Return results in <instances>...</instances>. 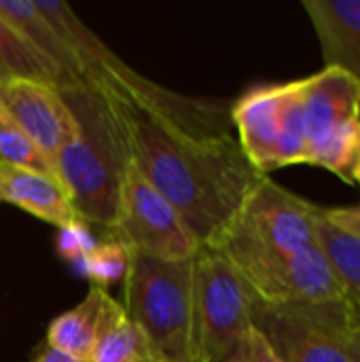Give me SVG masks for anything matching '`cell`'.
<instances>
[{
	"instance_id": "obj_1",
	"label": "cell",
	"mask_w": 360,
	"mask_h": 362,
	"mask_svg": "<svg viewBox=\"0 0 360 362\" xmlns=\"http://www.w3.org/2000/svg\"><path fill=\"white\" fill-rule=\"evenodd\" d=\"M110 102L132 161L178 210L199 244L212 246L263 174L231 134L187 132L153 110Z\"/></svg>"
},
{
	"instance_id": "obj_2",
	"label": "cell",
	"mask_w": 360,
	"mask_h": 362,
	"mask_svg": "<svg viewBox=\"0 0 360 362\" xmlns=\"http://www.w3.org/2000/svg\"><path fill=\"white\" fill-rule=\"evenodd\" d=\"M36 8L51 21L72 49L85 89L100 95L153 110L187 132L197 134H229L231 117L225 115L223 104L180 95L125 64L64 0H34Z\"/></svg>"
},
{
	"instance_id": "obj_3",
	"label": "cell",
	"mask_w": 360,
	"mask_h": 362,
	"mask_svg": "<svg viewBox=\"0 0 360 362\" xmlns=\"http://www.w3.org/2000/svg\"><path fill=\"white\" fill-rule=\"evenodd\" d=\"M64 95L76 117V134L57 153L55 176L81 221L108 233L129 159L125 136L108 98L93 89H70Z\"/></svg>"
},
{
	"instance_id": "obj_4",
	"label": "cell",
	"mask_w": 360,
	"mask_h": 362,
	"mask_svg": "<svg viewBox=\"0 0 360 362\" xmlns=\"http://www.w3.org/2000/svg\"><path fill=\"white\" fill-rule=\"evenodd\" d=\"M320 206L263 176L236 221L212 244L255 291L282 263L316 246Z\"/></svg>"
},
{
	"instance_id": "obj_5",
	"label": "cell",
	"mask_w": 360,
	"mask_h": 362,
	"mask_svg": "<svg viewBox=\"0 0 360 362\" xmlns=\"http://www.w3.org/2000/svg\"><path fill=\"white\" fill-rule=\"evenodd\" d=\"M193 259L132 255L123 276V310L166 362H191Z\"/></svg>"
},
{
	"instance_id": "obj_6",
	"label": "cell",
	"mask_w": 360,
	"mask_h": 362,
	"mask_svg": "<svg viewBox=\"0 0 360 362\" xmlns=\"http://www.w3.org/2000/svg\"><path fill=\"white\" fill-rule=\"evenodd\" d=\"M252 329V295L212 246L193 257L191 362H229Z\"/></svg>"
},
{
	"instance_id": "obj_7",
	"label": "cell",
	"mask_w": 360,
	"mask_h": 362,
	"mask_svg": "<svg viewBox=\"0 0 360 362\" xmlns=\"http://www.w3.org/2000/svg\"><path fill=\"white\" fill-rule=\"evenodd\" d=\"M306 163L354 182L360 159V85L339 68L325 66L303 78Z\"/></svg>"
},
{
	"instance_id": "obj_8",
	"label": "cell",
	"mask_w": 360,
	"mask_h": 362,
	"mask_svg": "<svg viewBox=\"0 0 360 362\" xmlns=\"http://www.w3.org/2000/svg\"><path fill=\"white\" fill-rule=\"evenodd\" d=\"M108 240L123 244L132 255L163 261H189L202 248L178 210L146 180L132 157L121 176Z\"/></svg>"
},
{
	"instance_id": "obj_9",
	"label": "cell",
	"mask_w": 360,
	"mask_h": 362,
	"mask_svg": "<svg viewBox=\"0 0 360 362\" xmlns=\"http://www.w3.org/2000/svg\"><path fill=\"white\" fill-rule=\"evenodd\" d=\"M348 305H276L252 297V327L282 362H352L344 339Z\"/></svg>"
},
{
	"instance_id": "obj_10",
	"label": "cell",
	"mask_w": 360,
	"mask_h": 362,
	"mask_svg": "<svg viewBox=\"0 0 360 362\" xmlns=\"http://www.w3.org/2000/svg\"><path fill=\"white\" fill-rule=\"evenodd\" d=\"M0 106L51 163L76 134V117L64 91L53 85L23 78L0 81Z\"/></svg>"
},
{
	"instance_id": "obj_11",
	"label": "cell",
	"mask_w": 360,
	"mask_h": 362,
	"mask_svg": "<svg viewBox=\"0 0 360 362\" xmlns=\"http://www.w3.org/2000/svg\"><path fill=\"white\" fill-rule=\"evenodd\" d=\"M282 98L284 83H267L248 89L229 108L231 123L238 129L240 142L248 161L269 176L278 168V146L282 129Z\"/></svg>"
},
{
	"instance_id": "obj_12",
	"label": "cell",
	"mask_w": 360,
	"mask_h": 362,
	"mask_svg": "<svg viewBox=\"0 0 360 362\" xmlns=\"http://www.w3.org/2000/svg\"><path fill=\"white\" fill-rule=\"evenodd\" d=\"M0 202L57 229L83 223L55 174L0 163Z\"/></svg>"
},
{
	"instance_id": "obj_13",
	"label": "cell",
	"mask_w": 360,
	"mask_h": 362,
	"mask_svg": "<svg viewBox=\"0 0 360 362\" xmlns=\"http://www.w3.org/2000/svg\"><path fill=\"white\" fill-rule=\"evenodd\" d=\"M303 8L325 66L348 72L360 85V0H306Z\"/></svg>"
},
{
	"instance_id": "obj_14",
	"label": "cell",
	"mask_w": 360,
	"mask_h": 362,
	"mask_svg": "<svg viewBox=\"0 0 360 362\" xmlns=\"http://www.w3.org/2000/svg\"><path fill=\"white\" fill-rule=\"evenodd\" d=\"M119 301L108 291L91 286L87 297L72 310L51 320L47 329V346L76 358L89 362L102 329Z\"/></svg>"
},
{
	"instance_id": "obj_15",
	"label": "cell",
	"mask_w": 360,
	"mask_h": 362,
	"mask_svg": "<svg viewBox=\"0 0 360 362\" xmlns=\"http://www.w3.org/2000/svg\"><path fill=\"white\" fill-rule=\"evenodd\" d=\"M0 15H4L28 42L57 70L62 78V91L85 89L79 62L64 40V36L51 25V21L36 8L34 0H0Z\"/></svg>"
},
{
	"instance_id": "obj_16",
	"label": "cell",
	"mask_w": 360,
	"mask_h": 362,
	"mask_svg": "<svg viewBox=\"0 0 360 362\" xmlns=\"http://www.w3.org/2000/svg\"><path fill=\"white\" fill-rule=\"evenodd\" d=\"M89 362H166L149 335L125 314L121 301L110 312Z\"/></svg>"
},
{
	"instance_id": "obj_17",
	"label": "cell",
	"mask_w": 360,
	"mask_h": 362,
	"mask_svg": "<svg viewBox=\"0 0 360 362\" xmlns=\"http://www.w3.org/2000/svg\"><path fill=\"white\" fill-rule=\"evenodd\" d=\"M6 78L38 81L62 91V78L57 70L4 15H0V81Z\"/></svg>"
},
{
	"instance_id": "obj_18",
	"label": "cell",
	"mask_w": 360,
	"mask_h": 362,
	"mask_svg": "<svg viewBox=\"0 0 360 362\" xmlns=\"http://www.w3.org/2000/svg\"><path fill=\"white\" fill-rule=\"evenodd\" d=\"M316 242L337 272L348 299L360 308V240L337 229L318 212Z\"/></svg>"
},
{
	"instance_id": "obj_19",
	"label": "cell",
	"mask_w": 360,
	"mask_h": 362,
	"mask_svg": "<svg viewBox=\"0 0 360 362\" xmlns=\"http://www.w3.org/2000/svg\"><path fill=\"white\" fill-rule=\"evenodd\" d=\"M306 163V123H303V78L284 83L282 129L278 146V168Z\"/></svg>"
},
{
	"instance_id": "obj_20",
	"label": "cell",
	"mask_w": 360,
	"mask_h": 362,
	"mask_svg": "<svg viewBox=\"0 0 360 362\" xmlns=\"http://www.w3.org/2000/svg\"><path fill=\"white\" fill-rule=\"evenodd\" d=\"M0 163L55 174L47 155L23 134V129L0 106Z\"/></svg>"
},
{
	"instance_id": "obj_21",
	"label": "cell",
	"mask_w": 360,
	"mask_h": 362,
	"mask_svg": "<svg viewBox=\"0 0 360 362\" xmlns=\"http://www.w3.org/2000/svg\"><path fill=\"white\" fill-rule=\"evenodd\" d=\"M127 263H129V250L115 240H106L104 244H95L93 250L83 259L85 274L93 282L91 286H98L104 291L112 282H117L119 278L125 276Z\"/></svg>"
},
{
	"instance_id": "obj_22",
	"label": "cell",
	"mask_w": 360,
	"mask_h": 362,
	"mask_svg": "<svg viewBox=\"0 0 360 362\" xmlns=\"http://www.w3.org/2000/svg\"><path fill=\"white\" fill-rule=\"evenodd\" d=\"M59 235H62L59 238V252L66 259H72V261H81L83 263V259L95 246L93 235H91V231H89V227L85 223L59 229Z\"/></svg>"
},
{
	"instance_id": "obj_23",
	"label": "cell",
	"mask_w": 360,
	"mask_h": 362,
	"mask_svg": "<svg viewBox=\"0 0 360 362\" xmlns=\"http://www.w3.org/2000/svg\"><path fill=\"white\" fill-rule=\"evenodd\" d=\"M229 362H282L267 339L252 327Z\"/></svg>"
},
{
	"instance_id": "obj_24",
	"label": "cell",
	"mask_w": 360,
	"mask_h": 362,
	"mask_svg": "<svg viewBox=\"0 0 360 362\" xmlns=\"http://www.w3.org/2000/svg\"><path fill=\"white\" fill-rule=\"evenodd\" d=\"M320 214L337 229L360 240V206H352V208H323L320 206Z\"/></svg>"
},
{
	"instance_id": "obj_25",
	"label": "cell",
	"mask_w": 360,
	"mask_h": 362,
	"mask_svg": "<svg viewBox=\"0 0 360 362\" xmlns=\"http://www.w3.org/2000/svg\"><path fill=\"white\" fill-rule=\"evenodd\" d=\"M344 339H346V348L350 352L352 362H360V308H356L352 301L348 305Z\"/></svg>"
},
{
	"instance_id": "obj_26",
	"label": "cell",
	"mask_w": 360,
	"mask_h": 362,
	"mask_svg": "<svg viewBox=\"0 0 360 362\" xmlns=\"http://www.w3.org/2000/svg\"><path fill=\"white\" fill-rule=\"evenodd\" d=\"M32 362H81L76 361V358H72V356H68V354H64V352H59V350H55V348H51V346H42L40 348V352L34 356V361Z\"/></svg>"
},
{
	"instance_id": "obj_27",
	"label": "cell",
	"mask_w": 360,
	"mask_h": 362,
	"mask_svg": "<svg viewBox=\"0 0 360 362\" xmlns=\"http://www.w3.org/2000/svg\"><path fill=\"white\" fill-rule=\"evenodd\" d=\"M352 178H354V182H359L360 185V159L359 163H356V168H354V172H352Z\"/></svg>"
}]
</instances>
